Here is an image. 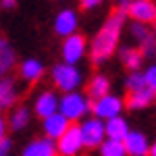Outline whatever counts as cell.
Segmentation results:
<instances>
[{"label":"cell","instance_id":"obj_1","mask_svg":"<svg viewBox=\"0 0 156 156\" xmlns=\"http://www.w3.org/2000/svg\"><path fill=\"white\" fill-rule=\"evenodd\" d=\"M125 15L127 11H117L115 15H110L106 19V23L102 25V29L96 34L94 42H92V48H90V56H92V62H104L106 58L112 56V52L119 44V36H121V27H123V21H125Z\"/></svg>","mask_w":156,"mask_h":156},{"label":"cell","instance_id":"obj_2","mask_svg":"<svg viewBox=\"0 0 156 156\" xmlns=\"http://www.w3.org/2000/svg\"><path fill=\"white\" fill-rule=\"evenodd\" d=\"M87 110H92V102H87V98L79 92H69L60 98V108L58 112L65 115L71 123H77L87 115Z\"/></svg>","mask_w":156,"mask_h":156},{"label":"cell","instance_id":"obj_3","mask_svg":"<svg viewBox=\"0 0 156 156\" xmlns=\"http://www.w3.org/2000/svg\"><path fill=\"white\" fill-rule=\"evenodd\" d=\"M52 81L54 85L62 90L65 94L75 92L79 83H81V73L79 69H75V65H67V62H60L52 69Z\"/></svg>","mask_w":156,"mask_h":156},{"label":"cell","instance_id":"obj_4","mask_svg":"<svg viewBox=\"0 0 156 156\" xmlns=\"http://www.w3.org/2000/svg\"><path fill=\"white\" fill-rule=\"evenodd\" d=\"M60 156H77L85 148L83 144V135H81V125L71 123V127L67 129V133L56 142Z\"/></svg>","mask_w":156,"mask_h":156},{"label":"cell","instance_id":"obj_5","mask_svg":"<svg viewBox=\"0 0 156 156\" xmlns=\"http://www.w3.org/2000/svg\"><path fill=\"white\" fill-rule=\"evenodd\" d=\"M81 135L85 148H100L104 144L106 125L102 123V119H85L81 123Z\"/></svg>","mask_w":156,"mask_h":156},{"label":"cell","instance_id":"obj_6","mask_svg":"<svg viewBox=\"0 0 156 156\" xmlns=\"http://www.w3.org/2000/svg\"><path fill=\"white\" fill-rule=\"evenodd\" d=\"M121 108H123V102H121L119 96H108L100 98L96 102H92V112L96 115V119H115V117H121Z\"/></svg>","mask_w":156,"mask_h":156},{"label":"cell","instance_id":"obj_7","mask_svg":"<svg viewBox=\"0 0 156 156\" xmlns=\"http://www.w3.org/2000/svg\"><path fill=\"white\" fill-rule=\"evenodd\" d=\"M60 50H62V60H65L67 65H77L79 60L83 58V54H85V40H83V36L75 34V36L65 37L62 48Z\"/></svg>","mask_w":156,"mask_h":156},{"label":"cell","instance_id":"obj_8","mask_svg":"<svg viewBox=\"0 0 156 156\" xmlns=\"http://www.w3.org/2000/svg\"><path fill=\"white\" fill-rule=\"evenodd\" d=\"M127 15L135 19V23H154L156 21V2L154 0H135L127 9Z\"/></svg>","mask_w":156,"mask_h":156},{"label":"cell","instance_id":"obj_9","mask_svg":"<svg viewBox=\"0 0 156 156\" xmlns=\"http://www.w3.org/2000/svg\"><path fill=\"white\" fill-rule=\"evenodd\" d=\"M42 127H44V133H46L48 140H56L58 142L60 137L67 133V129L71 127V121L67 119L65 115L56 112V115H52V117L42 121Z\"/></svg>","mask_w":156,"mask_h":156},{"label":"cell","instance_id":"obj_10","mask_svg":"<svg viewBox=\"0 0 156 156\" xmlns=\"http://www.w3.org/2000/svg\"><path fill=\"white\" fill-rule=\"evenodd\" d=\"M36 115L40 119H48L52 115H56L60 108V100L56 98V94L52 92H42L40 96L36 98Z\"/></svg>","mask_w":156,"mask_h":156},{"label":"cell","instance_id":"obj_11","mask_svg":"<svg viewBox=\"0 0 156 156\" xmlns=\"http://www.w3.org/2000/svg\"><path fill=\"white\" fill-rule=\"evenodd\" d=\"M75 29H77V15L75 11H60L54 19V31L56 36H62V37H69V36H75Z\"/></svg>","mask_w":156,"mask_h":156},{"label":"cell","instance_id":"obj_12","mask_svg":"<svg viewBox=\"0 0 156 156\" xmlns=\"http://www.w3.org/2000/svg\"><path fill=\"white\" fill-rule=\"evenodd\" d=\"M125 148H127V156H150L148 140L140 131H129V135L125 137Z\"/></svg>","mask_w":156,"mask_h":156},{"label":"cell","instance_id":"obj_13","mask_svg":"<svg viewBox=\"0 0 156 156\" xmlns=\"http://www.w3.org/2000/svg\"><path fill=\"white\" fill-rule=\"evenodd\" d=\"M58 148L54 146V140L42 137V140H34L25 146L23 156H56Z\"/></svg>","mask_w":156,"mask_h":156},{"label":"cell","instance_id":"obj_14","mask_svg":"<svg viewBox=\"0 0 156 156\" xmlns=\"http://www.w3.org/2000/svg\"><path fill=\"white\" fill-rule=\"evenodd\" d=\"M154 98H156V92H154V90H150V87L146 85L144 90H140V92H131L125 104H127L129 110H137V108L150 106V104L154 102Z\"/></svg>","mask_w":156,"mask_h":156},{"label":"cell","instance_id":"obj_15","mask_svg":"<svg viewBox=\"0 0 156 156\" xmlns=\"http://www.w3.org/2000/svg\"><path fill=\"white\" fill-rule=\"evenodd\" d=\"M108 90H110V81H108L106 75H94L90 85H87V98H90V102H96L100 98L108 96Z\"/></svg>","mask_w":156,"mask_h":156},{"label":"cell","instance_id":"obj_16","mask_svg":"<svg viewBox=\"0 0 156 156\" xmlns=\"http://www.w3.org/2000/svg\"><path fill=\"white\" fill-rule=\"evenodd\" d=\"M42 75H44V67H42V62L36 60V58L23 60L21 67H19V77H21L23 81H37Z\"/></svg>","mask_w":156,"mask_h":156},{"label":"cell","instance_id":"obj_17","mask_svg":"<svg viewBox=\"0 0 156 156\" xmlns=\"http://www.w3.org/2000/svg\"><path fill=\"white\" fill-rule=\"evenodd\" d=\"M106 135L108 140H119L125 142V137L129 135V125L123 117H115V119L106 121Z\"/></svg>","mask_w":156,"mask_h":156},{"label":"cell","instance_id":"obj_18","mask_svg":"<svg viewBox=\"0 0 156 156\" xmlns=\"http://www.w3.org/2000/svg\"><path fill=\"white\" fill-rule=\"evenodd\" d=\"M15 102H17V87H15V81L11 77H6L0 83V106L11 108Z\"/></svg>","mask_w":156,"mask_h":156},{"label":"cell","instance_id":"obj_19","mask_svg":"<svg viewBox=\"0 0 156 156\" xmlns=\"http://www.w3.org/2000/svg\"><path fill=\"white\" fill-rule=\"evenodd\" d=\"M121 60H123V65L131 73H135L140 69L142 60H144V54H142V50H137V48H125L121 52Z\"/></svg>","mask_w":156,"mask_h":156},{"label":"cell","instance_id":"obj_20","mask_svg":"<svg viewBox=\"0 0 156 156\" xmlns=\"http://www.w3.org/2000/svg\"><path fill=\"white\" fill-rule=\"evenodd\" d=\"M27 123H29V110H27L25 106L12 108L11 117H9V125H11L12 131H21V129H23Z\"/></svg>","mask_w":156,"mask_h":156},{"label":"cell","instance_id":"obj_21","mask_svg":"<svg viewBox=\"0 0 156 156\" xmlns=\"http://www.w3.org/2000/svg\"><path fill=\"white\" fill-rule=\"evenodd\" d=\"M100 154L102 156H127L125 142H119V140H106L104 144L100 146Z\"/></svg>","mask_w":156,"mask_h":156},{"label":"cell","instance_id":"obj_22","mask_svg":"<svg viewBox=\"0 0 156 156\" xmlns=\"http://www.w3.org/2000/svg\"><path fill=\"white\" fill-rule=\"evenodd\" d=\"M12 65H15V52H12V48L2 40V42H0V71L2 73L11 71Z\"/></svg>","mask_w":156,"mask_h":156},{"label":"cell","instance_id":"obj_23","mask_svg":"<svg viewBox=\"0 0 156 156\" xmlns=\"http://www.w3.org/2000/svg\"><path fill=\"white\" fill-rule=\"evenodd\" d=\"M127 90H129V94L131 92H140V90H144L146 87V77H144V73H140V71H135L131 73L129 77H127Z\"/></svg>","mask_w":156,"mask_h":156},{"label":"cell","instance_id":"obj_24","mask_svg":"<svg viewBox=\"0 0 156 156\" xmlns=\"http://www.w3.org/2000/svg\"><path fill=\"white\" fill-rule=\"evenodd\" d=\"M131 36L135 37L140 44H142V42H146V40L152 36V34H150V31L144 27V23H133V25H131Z\"/></svg>","mask_w":156,"mask_h":156},{"label":"cell","instance_id":"obj_25","mask_svg":"<svg viewBox=\"0 0 156 156\" xmlns=\"http://www.w3.org/2000/svg\"><path fill=\"white\" fill-rule=\"evenodd\" d=\"M140 50L144 52V56H154L156 54V36H150L146 42H142Z\"/></svg>","mask_w":156,"mask_h":156},{"label":"cell","instance_id":"obj_26","mask_svg":"<svg viewBox=\"0 0 156 156\" xmlns=\"http://www.w3.org/2000/svg\"><path fill=\"white\" fill-rule=\"evenodd\" d=\"M144 77H146V85L156 92V65H150V67L146 69Z\"/></svg>","mask_w":156,"mask_h":156},{"label":"cell","instance_id":"obj_27","mask_svg":"<svg viewBox=\"0 0 156 156\" xmlns=\"http://www.w3.org/2000/svg\"><path fill=\"white\" fill-rule=\"evenodd\" d=\"M9 150H11V140H6V137L2 135V140H0V156H6Z\"/></svg>","mask_w":156,"mask_h":156},{"label":"cell","instance_id":"obj_28","mask_svg":"<svg viewBox=\"0 0 156 156\" xmlns=\"http://www.w3.org/2000/svg\"><path fill=\"white\" fill-rule=\"evenodd\" d=\"M102 0H79V4H81V9H94L98 6Z\"/></svg>","mask_w":156,"mask_h":156},{"label":"cell","instance_id":"obj_29","mask_svg":"<svg viewBox=\"0 0 156 156\" xmlns=\"http://www.w3.org/2000/svg\"><path fill=\"white\" fill-rule=\"evenodd\" d=\"M117 2H119V9H121V11H127L135 0H117Z\"/></svg>","mask_w":156,"mask_h":156},{"label":"cell","instance_id":"obj_30","mask_svg":"<svg viewBox=\"0 0 156 156\" xmlns=\"http://www.w3.org/2000/svg\"><path fill=\"white\" fill-rule=\"evenodd\" d=\"M17 0H2V9H15Z\"/></svg>","mask_w":156,"mask_h":156},{"label":"cell","instance_id":"obj_31","mask_svg":"<svg viewBox=\"0 0 156 156\" xmlns=\"http://www.w3.org/2000/svg\"><path fill=\"white\" fill-rule=\"evenodd\" d=\"M150 156H156V142L150 146Z\"/></svg>","mask_w":156,"mask_h":156}]
</instances>
